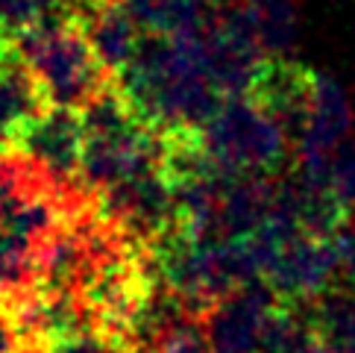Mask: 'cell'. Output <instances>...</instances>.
Listing matches in <instances>:
<instances>
[{
  "label": "cell",
  "instance_id": "cell-3",
  "mask_svg": "<svg viewBox=\"0 0 355 353\" xmlns=\"http://www.w3.org/2000/svg\"><path fill=\"white\" fill-rule=\"evenodd\" d=\"M264 280L288 306L314 304L317 297L340 286V259L335 238H320L311 233L285 236L276 245Z\"/></svg>",
  "mask_w": 355,
  "mask_h": 353
},
{
  "label": "cell",
  "instance_id": "cell-8",
  "mask_svg": "<svg viewBox=\"0 0 355 353\" xmlns=\"http://www.w3.org/2000/svg\"><path fill=\"white\" fill-rule=\"evenodd\" d=\"M21 142L39 165H47L50 171H68L83 162L85 127L77 112L50 106L42 118L30 124Z\"/></svg>",
  "mask_w": 355,
  "mask_h": 353
},
{
  "label": "cell",
  "instance_id": "cell-2",
  "mask_svg": "<svg viewBox=\"0 0 355 353\" xmlns=\"http://www.w3.org/2000/svg\"><path fill=\"white\" fill-rule=\"evenodd\" d=\"M200 138L214 162L232 174L276 176L294 165L288 133L247 95L226 97Z\"/></svg>",
  "mask_w": 355,
  "mask_h": 353
},
{
  "label": "cell",
  "instance_id": "cell-6",
  "mask_svg": "<svg viewBox=\"0 0 355 353\" xmlns=\"http://www.w3.org/2000/svg\"><path fill=\"white\" fill-rule=\"evenodd\" d=\"M71 15L112 74H121L130 65L144 39V27L135 21L123 0H73Z\"/></svg>",
  "mask_w": 355,
  "mask_h": 353
},
{
  "label": "cell",
  "instance_id": "cell-10",
  "mask_svg": "<svg viewBox=\"0 0 355 353\" xmlns=\"http://www.w3.org/2000/svg\"><path fill=\"white\" fill-rule=\"evenodd\" d=\"M306 306L320 353H355V288L340 283Z\"/></svg>",
  "mask_w": 355,
  "mask_h": 353
},
{
  "label": "cell",
  "instance_id": "cell-4",
  "mask_svg": "<svg viewBox=\"0 0 355 353\" xmlns=\"http://www.w3.org/2000/svg\"><path fill=\"white\" fill-rule=\"evenodd\" d=\"M282 306L268 280H252L226 295L202 315V333L211 353H259L270 321Z\"/></svg>",
  "mask_w": 355,
  "mask_h": 353
},
{
  "label": "cell",
  "instance_id": "cell-16",
  "mask_svg": "<svg viewBox=\"0 0 355 353\" xmlns=\"http://www.w3.org/2000/svg\"><path fill=\"white\" fill-rule=\"evenodd\" d=\"M3 56H6V33L0 30V59H3Z\"/></svg>",
  "mask_w": 355,
  "mask_h": 353
},
{
  "label": "cell",
  "instance_id": "cell-1",
  "mask_svg": "<svg viewBox=\"0 0 355 353\" xmlns=\"http://www.w3.org/2000/svg\"><path fill=\"white\" fill-rule=\"evenodd\" d=\"M15 54L35 74L47 106L80 112L109 92L112 71L94 54L88 35L73 18L39 24L15 35Z\"/></svg>",
  "mask_w": 355,
  "mask_h": 353
},
{
  "label": "cell",
  "instance_id": "cell-9",
  "mask_svg": "<svg viewBox=\"0 0 355 353\" xmlns=\"http://www.w3.org/2000/svg\"><path fill=\"white\" fill-rule=\"evenodd\" d=\"M144 33L194 35L214 15V0H123Z\"/></svg>",
  "mask_w": 355,
  "mask_h": 353
},
{
  "label": "cell",
  "instance_id": "cell-5",
  "mask_svg": "<svg viewBox=\"0 0 355 353\" xmlns=\"http://www.w3.org/2000/svg\"><path fill=\"white\" fill-rule=\"evenodd\" d=\"M314 77L317 71L288 59V56H268L252 80L247 97L268 112V115L288 133L291 145L300 142L306 130L311 97H314Z\"/></svg>",
  "mask_w": 355,
  "mask_h": 353
},
{
  "label": "cell",
  "instance_id": "cell-13",
  "mask_svg": "<svg viewBox=\"0 0 355 353\" xmlns=\"http://www.w3.org/2000/svg\"><path fill=\"white\" fill-rule=\"evenodd\" d=\"M329 186L349 215H355V133L340 142L329 162Z\"/></svg>",
  "mask_w": 355,
  "mask_h": 353
},
{
  "label": "cell",
  "instance_id": "cell-7",
  "mask_svg": "<svg viewBox=\"0 0 355 353\" xmlns=\"http://www.w3.org/2000/svg\"><path fill=\"white\" fill-rule=\"evenodd\" d=\"M47 109V97L30 65L18 54H6L0 59V145L21 142L30 124Z\"/></svg>",
  "mask_w": 355,
  "mask_h": 353
},
{
  "label": "cell",
  "instance_id": "cell-15",
  "mask_svg": "<svg viewBox=\"0 0 355 353\" xmlns=\"http://www.w3.org/2000/svg\"><path fill=\"white\" fill-rule=\"evenodd\" d=\"M65 353H118V350H112L106 342H100V338H94V342H73Z\"/></svg>",
  "mask_w": 355,
  "mask_h": 353
},
{
  "label": "cell",
  "instance_id": "cell-14",
  "mask_svg": "<svg viewBox=\"0 0 355 353\" xmlns=\"http://www.w3.org/2000/svg\"><path fill=\"white\" fill-rule=\"evenodd\" d=\"M338 259H340V283L355 288V215L347 218V224L335 236Z\"/></svg>",
  "mask_w": 355,
  "mask_h": 353
},
{
  "label": "cell",
  "instance_id": "cell-12",
  "mask_svg": "<svg viewBox=\"0 0 355 353\" xmlns=\"http://www.w3.org/2000/svg\"><path fill=\"white\" fill-rule=\"evenodd\" d=\"M73 0H0V30L21 35L39 24L68 21Z\"/></svg>",
  "mask_w": 355,
  "mask_h": 353
},
{
  "label": "cell",
  "instance_id": "cell-11",
  "mask_svg": "<svg viewBox=\"0 0 355 353\" xmlns=\"http://www.w3.org/2000/svg\"><path fill=\"white\" fill-rule=\"evenodd\" d=\"M252 33L268 56H288L300 30L297 0H244Z\"/></svg>",
  "mask_w": 355,
  "mask_h": 353
}]
</instances>
